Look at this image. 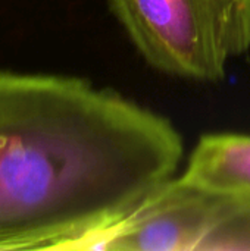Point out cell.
Listing matches in <instances>:
<instances>
[{"instance_id": "4", "label": "cell", "mask_w": 250, "mask_h": 251, "mask_svg": "<svg viewBox=\"0 0 250 251\" xmlns=\"http://www.w3.org/2000/svg\"><path fill=\"white\" fill-rule=\"evenodd\" d=\"M180 178L196 188L250 207V135H203Z\"/></svg>"}, {"instance_id": "2", "label": "cell", "mask_w": 250, "mask_h": 251, "mask_svg": "<svg viewBox=\"0 0 250 251\" xmlns=\"http://www.w3.org/2000/svg\"><path fill=\"white\" fill-rule=\"evenodd\" d=\"M128 38L156 71L194 81L225 76L250 49V0H108Z\"/></svg>"}, {"instance_id": "3", "label": "cell", "mask_w": 250, "mask_h": 251, "mask_svg": "<svg viewBox=\"0 0 250 251\" xmlns=\"http://www.w3.org/2000/svg\"><path fill=\"white\" fill-rule=\"evenodd\" d=\"M243 207L249 206L172 178L80 250H206L222 224Z\"/></svg>"}, {"instance_id": "1", "label": "cell", "mask_w": 250, "mask_h": 251, "mask_svg": "<svg viewBox=\"0 0 250 251\" xmlns=\"http://www.w3.org/2000/svg\"><path fill=\"white\" fill-rule=\"evenodd\" d=\"M175 126L75 76L0 72V250L80 247L174 178Z\"/></svg>"}]
</instances>
